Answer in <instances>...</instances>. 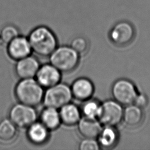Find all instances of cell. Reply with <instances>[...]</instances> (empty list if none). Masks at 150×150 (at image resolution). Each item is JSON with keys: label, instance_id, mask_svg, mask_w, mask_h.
Wrapping results in <instances>:
<instances>
[{"label": "cell", "instance_id": "1", "mask_svg": "<svg viewBox=\"0 0 150 150\" xmlns=\"http://www.w3.org/2000/svg\"><path fill=\"white\" fill-rule=\"evenodd\" d=\"M28 40L32 51L42 57L49 56L57 45L55 35L49 28L45 26H40L32 30Z\"/></svg>", "mask_w": 150, "mask_h": 150}, {"label": "cell", "instance_id": "2", "mask_svg": "<svg viewBox=\"0 0 150 150\" xmlns=\"http://www.w3.org/2000/svg\"><path fill=\"white\" fill-rule=\"evenodd\" d=\"M43 87L33 78L21 79L15 88V94L21 103L35 107L43 101Z\"/></svg>", "mask_w": 150, "mask_h": 150}, {"label": "cell", "instance_id": "3", "mask_svg": "<svg viewBox=\"0 0 150 150\" xmlns=\"http://www.w3.org/2000/svg\"><path fill=\"white\" fill-rule=\"evenodd\" d=\"M49 56L50 64L60 72L72 71L76 68L79 62V54L70 46L56 47Z\"/></svg>", "mask_w": 150, "mask_h": 150}, {"label": "cell", "instance_id": "4", "mask_svg": "<svg viewBox=\"0 0 150 150\" xmlns=\"http://www.w3.org/2000/svg\"><path fill=\"white\" fill-rule=\"evenodd\" d=\"M72 98L70 87L59 82L46 88L44 93L43 102L45 107L59 110L64 105L70 103Z\"/></svg>", "mask_w": 150, "mask_h": 150}, {"label": "cell", "instance_id": "5", "mask_svg": "<svg viewBox=\"0 0 150 150\" xmlns=\"http://www.w3.org/2000/svg\"><path fill=\"white\" fill-rule=\"evenodd\" d=\"M122 105L114 100H107L100 104L97 119L103 126L115 127L122 120Z\"/></svg>", "mask_w": 150, "mask_h": 150}, {"label": "cell", "instance_id": "6", "mask_svg": "<svg viewBox=\"0 0 150 150\" xmlns=\"http://www.w3.org/2000/svg\"><path fill=\"white\" fill-rule=\"evenodd\" d=\"M37 117L34 107L21 103L13 105L9 112V119L19 128H28L36 121Z\"/></svg>", "mask_w": 150, "mask_h": 150}, {"label": "cell", "instance_id": "7", "mask_svg": "<svg viewBox=\"0 0 150 150\" xmlns=\"http://www.w3.org/2000/svg\"><path fill=\"white\" fill-rule=\"evenodd\" d=\"M114 100L122 105L133 104L138 94L134 84L127 79H119L111 87Z\"/></svg>", "mask_w": 150, "mask_h": 150}, {"label": "cell", "instance_id": "8", "mask_svg": "<svg viewBox=\"0 0 150 150\" xmlns=\"http://www.w3.org/2000/svg\"><path fill=\"white\" fill-rule=\"evenodd\" d=\"M135 30L129 23L122 21L116 23L110 32V39L117 46L129 44L134 39Z\"/></svg>", "mask_w": 150, "mask_h": 150}, {"label": "cell", "instance_id": "9", "mask_svg": "<svg viewBox=\"0 0 150 150\" xmlns=\"http://www.w3.org/2000/svg\"><path fill=\"white\" fill-rule=\"evenodd\" d=\"M35 78L43 88H47L60 82L61 72L52 64H46L40 66Z\"/></svg>", "mask_w": 150, "mask_h": 150}, {"label": "cell", "instance_id": "10", "mask_svg": "<svg viewBox=\"0 0 150 150\" xmlns=\"http://www.w3.org/2000/svg\"><path fill=\"white\" fill-rule=\"evenodd\" d=\"M38 59L30 55L17 60L15 71L21 79L34 78L40 67Z\"/></svg>", "mask_w": 150, "mask_h": 150}, {"label": "cell", "instance_id": "11", "mask_svg": "<svg viewBox=\"0 0 150 150\" xmlns=\"http://www.w3.org/2000/svg\"><path fill=\"white\" fill-rule=\"evenodd\" d=\"M7 45L8 55L15 60H18L29 56L32 52L28 38L24 36L19 35Z\"/></svg>", "mask_w": 150, "mask_h": 150}, {"label": "cell", "instance_id": "12", "mask_svg": "<svg viewBox=\"0 0 150 150\" xmlns=\"http://www.w3.org/2000/svg\"><path fill=\"white\" fill-rule=\"evenodd\" d=\"M70 88L73 97L81 101L90 99L94 91V87L92 81L84 77L76 79Z\"/></svg>", "mask_w": 150, "mask_h": 150}, {"label": "cell", "instance_id": "13", "mask_svg": "<svg viewBox=\"0 0 150 150\" xmlns=\"http://www.w3.org/2000/svg\"><path fill=\"white\" fill-rule=\"evenodd\" d=\"M77 125L79 132L84 138L97 139L103 128L97 118L84 116L81 117Z\"/></svg>", "mask_w": 150, "mask_h": 150}, {"label": "cell", "instance_id": "14", "mask_svg": "<svg viewBox=\"0 0 150 150\" xmlns=\"http://www.w3.org/2000/svg\"><path fill=\"white\" fill-rule=\"evenodd\" d=\"M61 122L69 126L78 123L81 117V112L75 104L69 103L59 109Z\"/></svg>", "mask_w": 150, "mask_h": 150}, {"label": "cell", "instance_id": "15", "mask_svg": "<svg viewBox=\"0 0 150 150\" xmlns=\"http://www.w3.org/2000/svg\"><path fill=\"white\" fill-rule=\"evenodd\" d=\"M27 128L28 137L35 144H42L49 138V130L41 122L35 121Z\"/></svg>", "mask_w": 150, "mask_h": 150}, {"label": "cell", "instance_id": "16", "mask_svg": "<svg viewBox=\"0 0 150 150\" xmlns=\"http://www.w3.org/2000/svg\"><path fill=\"white\" fill-rule=\"evenodd\" d=\"M143 120V112L141 108L135 104L127 105L124 109L122 120L124 124L129 127L138 126Z\"/></svg>", "mask_w": 150, "mask_h": 150}, {"label": "cell", "instance_id": "17", "mask_svg": "<svg viewBox=\"0 0 150 150\" xmlns=\"http://www.w3.org/2000/svg\"><path fill=\"white\" fill-rule=\"evenodd\" d=\"M40 122L50 131L57 128L61 122L57 109L45 107L40 116Z\"/></svg>", "mask_w": 150, "mask_h": 150}, {"label": "cell", "instance_id": "18", "mask_svg": "<svg viewBox=\"0 0 150 150\" xmlns=\"http://www.w3.org/2000/svg\"><path fill=\"white\" fill-rule=\"evenodd\" d=\"M97 139L101 147L110 148L117 142L118 134L115 127L104 126Z\"/></svg>", "mask_w": 150, "mask_h": 150}, {"label": "cell", "instance_id": "19", "mask_svg": "<svg viewBox=\"0 0 150 150\" xmlns=\"http://www.w3.org/2000/svg\"><path fill=\"white\" fill-rule=\"evenodd\" d=\"M16 126L9 120L5 118L0 121V141L9 142L13 141L16 135Z\"/></svg>", "mask_w": 150, "mask_h": 150}, {"label": "cell", "instance_id": "20", "mask_svg": "<svg viewBox=\"0 0 150 150\" xmlns=\"http://www.w3.org/2000/svg\"><path fill=\"white\" fill-rule=\"evenodd\" d=\"M81 110V114L83 116L89 118H97L99 112L100 104L95 100L90 99L85 101Z\"/></svg>", "mask_w": 150, "mask_h": 150}, {"label": "cell", "instance_id": "21", "mask_svg": "<svg viewBox=\"0 0 150 150\" xmlns=\"http://www.w3.org/2000/svg\"><path fill=\"white\" fill-rule=\"evenodd\" d=\"M19 35L18 29L16 27L12 25L5 26L2 28L0 32L1 40L7 44Z\"/></svg>", "mask_w": 150, "mask_h": 150}, {"label": "cell", "instance_id": "22", "mask_svg": "<svg viewBox=\"0 0 150 150\" xmlns=\"http://www.w3.org/2000/svg\"><path fill=\"white\" fill-rule=\"evenodd\" d=\"M70 46L79 54L86 53L88 47L87 39L81 36L73 38L71 41Z\"/></svg>", "mask_w": 150, "mask_h": 150}, {"label": "cell", "instance_id": "23", "mask_svg": "<svg viewBox=\"0 0 150 150\" xmlns=\"http://www.w3.org/2000/svg\"><path fill=\"white\" fill-rule=\"evenodd\" d=\"M100 146L96 139L84 138L79 144L80 150H98Z\"/></svg>", "mask_w": 150, "mask_h": 150}, {"label": "cell", "instance_id": "24", "mask_svg": "<svg viewBox=\"0 0 150 150\" xmlns=\"http://www.w3.org/2000/svg\"><path fill=\"white\" fill-rule=\"evenodd\" d=\"M148 102V100L144 94H139L137 95L134 102L133 104H135L136 105L139 107L140 108L144 107Z\"/></svg>", "mask_w": 150, "mask_h": 150}]
</instances>
